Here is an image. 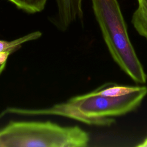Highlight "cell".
Masks as SVG:
<instances>
[{"label":"cell","mask_w":147,"mask_h":147,"mask_svg":"<svg viewBox=\"0 0 147 147\" xmlns=\"http://www.w3.org/2000/svg\"><path fill=\"white\" fill-rule=\"evenodd\" d=\"M146 94V86H138L136 91L117 97L102 95L96 89L47 108L29 109L11 107L10 113L24 116H61L88 125L110 126L115 122L111 117L122 115L134 110Z\"/></svg>","instance_id":"1"},{"label":"cell","mask_w":147,"mask_h":147,"mask_svg":"<svg viewBox=\"0 0 147 147\" xmlns=\"http://www.w3.org/2000/svg\"><path fill=\"white\" fill-rule=\"evenodd\" d=\"M92 8L108 50L117 64L133 81L147 76L130 40L117 0H92Z\"/></svg>","instance_id":"2"},{"label":"cell","mask_w":147,"mask_h":147,"mask_svg":"<svg viewBox=\"0 0 147 147\" xmlns=\"http://www.w3.org/2000/svg\"><path fill=\"white\" fill-rule=\"evenodd\" d=\"M88 134L50 121H11L0 129V147H84Z\"/></svg>","instance_id":"3"},{"label":"cell","mask_w":147,"mask_h":147,"mask_svg":"<svg viewBox=\"0 0 147 147\" xmlns=\"http://www.w3.org/2000/svg\"><path fill=\"white\" fill-rule=\"evenodd\" d=\"M57 14L54 24L61 30L64 31L77 20L83 17V0H56Z\"/></svg>","instance_id":"4"},{"label":"cell","mask_w":147,"mask_h":147,"mask_svg":"<svg viewBox=\"0 0 147 147\" xmlns=\"http://www.w3.org/2000/svg\"><path fill=\"white\" fill-rule=\"evenodd\" d=\"M41 34L40 32L36 31L11 41L0 40V63L6 61L9 55L19 49L23 44L38 39Z\"/></svg>","instance_id":"5"},{"label":"cell","mask_w":147,"mask_h":147,"mask_svg":"<svg viewBox=\"0 0 147 147\" xmlns=\"http://www.w3.org/2000/svg\"><path fill=\"white\" fill-rule=\"evenodd\" d=\"M138 6L134 13L131 22L137 32L147 40V0H137Z\"/></svg>","instance_id":"6"},{"label":"cell","mask_w":147,"mask_h":147,"mask_svg":"<svg viewBox=\"0 0 147 147\" xmlns=\"http://www.w3.org/2000/svg\"><path fill=\"white\" fill-rule=\"evenodd\" d=\"M138 86H121L115 83H105L97 88L99 93L102 95L117 97L126 95L136 91Z\"/></svg>","instance_id":"7"},{"label":"cell","mask_w":147,"mask_h":147,"mask_svg":"<svg viewBox=\"0 0 147 147\" xmlns=\"http://www.w3.org/2000/svg\"><path fill=\"white\" fill-rule=\"evenodd\" d=\"M18 8L29 13L41 11L45 7L47 0H9Z\"/></svg>","instance_id":"8"},{"label":"cell","mask_w":147,"mask_h":147,"mask_svg":"<svg viewBox=\"0 0 147 147\" xmlns=\"http://www.w3.org/2000/svg\"><path fill=\"white\" fill-rule=\"evenodd\" d=\"M6 64V61L0 63V75L2 72V71L4 70V68H5Z\"/></svg>","instance_id":"9"},{"label":"cell","mask_w":147,"mask_h":147,"mask_svg":"<svg viewBox=\"0 0 147 147\" xmlns=\"http://www.w3.org/2000/svg\"><path fill=\"white\" fill-rule=\"evenodd\" d=\"M138 146H147V138L140 145H138Z\"/></svg>","instance_id":"10"}]
</instances>
